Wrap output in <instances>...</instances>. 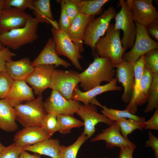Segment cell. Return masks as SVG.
<instances>
[{
    "mask_svg": "<svg viewBox=\"0 0 158 158\" xmlns=\"http://www.w3.org/2000/svg\"><path fill=\"white\" fill-rule=\"evenodd\" d=\"M147 105L144 112L148 113L158 109V73H153V77L149 90Z\"/></svg>",
    "mask_w": 158,
    "mask_h": 158,
    "instance_id": "obj_31",
    "label": "cell"
},
{
    "mask_svg": "<svg viewBox=\"0 0 158 158\" xmlns=\"http://www.w3.org/2000/svg\"><path fill=\"white\" fill-rule=\"evenodd\" d=\"M57 117V115L55 114L47 113L41 123V128L51 137L55 133L59 131Z\"/></svg>",
    "mask_w": 158,
    "mask_h": 158,
    "instance_id": "obj_34",
    "label": "cell"
},
{
    "mask_svg": "<svg viewBox=\"0 0 158 158\" xmlns=\"http://www.w3.org/2000/svg\"><path fill=\"white\" fill-rule=\"evenodd\" d=\"M144 129L158 130V109H155L151 118L145 121Z\"/></svg>",
    "mask_w": 158,
    "mask_h": 158,
    "instance_id": "obj_43",
    "label": "cell"
},
{
    "mask_svg": "<svg viewBox=\"0 0 158 158\" xmlns=\"http://www.w3.org/2000/svg\"><path fill=\"white\" fill-rule=\"evenodd\" d=\"M135 23L146 26L158 19L152 0H127Z\"/></svg>",
    "mask_w": 158,
    "mask_h": 158,
    "instance_id": "obj_10",
    "label": "cell"
},
{
    "mask_svg": "<svg viewBox=\"0 0 158 158\" xmlns=\"http://www.w3.org/2000/svg\"><path fill=\"white\" fill-rule=\"evenodd\" d=\"M57 119L59 126L58 131L63 134L70 133L73 128H79L84 126L83 122L75 118L73 115H58Z\"/></svg>",
    "mask_w": 158,
    "mask_h": 158,
    "instance_id": "obj_30",
    "label": "cell"
},
{
    "mask_svg": "<svg viewBox=\"0 0 158 158\" xmlns=\"http://www.w3.org/2000/svg\"><path fill=\"white\" fill-rule=\"evenodd\" d=\"M4 47L2 45V44H1V42H0V49H2Z\"/></svg>",
    "mask_w": 158,
    "mask_h": 158,
    "instance_id": "obj_49",
    "label": "cell"
},
{
    "mask_svg": "<svg viewBox=\"0 0 158 158\" xmlns=\"http://www.w3.org/2000/svg\"><path fill=\"white\" fill-rule=\"evenodd\" d=\"M104 36L100 38L95 47V57L109 58L114 68L123 61L122 56L126 49L121 44L120 30L115 29L114 24L110 23Z\"/></svg>",
    "mask_w": 158,
    "mask_h": 158,
    "instance_id": "obj_2",
    "label": "cell"
},
{
    "mask_svg": "<svg viewBox=\"0 0 158 158\" xmlns=\"http://www.w3.org/2000/svg\"><path fill=\"white\" fill-rule=\"evenodd\" d=\"M100 140L105 141L106 147L111 149L115 147L120 148L136 145L128 139L123 136L120 132V128L116 122L103 129L101 133L91 140V141L92 142Z\"/></svg>",
    "mask_w": 158,
    "mask_h": 158,
    "instance_id": "obj_15",
    "label": "cell"
},
{
    "mask_svg": "<svg viewBox=\"0 0 158 158\" xmlns=\"http://www.w3.org/2000/svg\"><path fill=\"white\" fill-rule=\"evenodd\" d=\"M148 140L146 141L145 147H150L154 151L155 158H158V138L152 132L148 133Z\"/></svg>",
    "mask_w": 158,
    "mask_h": 158,
    "instance_id": "obj_42",
    "label": "cell"
},
{
    "mask_svg": "<svg viewBox=\"0 0 158 158\" xmlns=\"http://www.w3.org/2000/svg\"><path fill=\"white\" fill-rule=\"evenodd\" d=\"M79 74L73 70L55 69L52 73L49 88L57 91L66 99L72 100L73 91L80 83Z\"/></svg>",
    "mask_w": 158,
    "mask_h": 158,
    "instance_id": "obj_8",
    "label": "cell"
},
{
    "mask_svg": "<svg viewBox=\"0 0 158 158\" xmlns=\"http://www.w3.org/2000/svg\"><path fill=\"white\" fill-rule=\"evenodd\" d=\"M153 77V73L144 66L140 80V91L136 101L137 107L143 105L147 102Z\"/></svg>",
    "mask_w": 158,
    "mask_h": 158,
    "instance_id": "obj_27",
    "label": "cell"
},
{
    "mask_svg": "<svg viewBox=\"0 0 158 158\" xmlns=\"http://www.w3.org/2000/svg\"><path fill=\"white\" fill-rule=\"evenodd\" d=\"M80 103L63 97L57 91L52 90L50 96L44 102L46 113H53L57 116L61 114L73 115L78 110Z\"/></svg>",
    "mask_w": 158,
    "mask_h": 158,
    "instance_id": "obj_11",
    "label": "cell"
},
{
    "mask_svg": "<svg viewBox=\"0 0 158 158\" xmlns=\"http://www.w3.org/2000/svg\"><path fill=\"white\" fill-rule=\"evenodd\" d=\"M117 79L114 78L106 84L97 86L85 92L81 91L77 86L73 91L72 99L75 101L81 102L85 106L88 105L90 101L99 94L109 91L121 90L122 88L117 85Z\"/></svg>",
    "mask_w": 158,
    "mask_h": 158,
    "instance_id": "obj_21",
    "label": "cell"
},
{
    "mask_svg": "<svg viewBox=\"0 0 158 158\" xmlns=\"http://www.w3.org/2000/svg\"><path fill=\"white\" fill-rule=\"evenodd\" d=\"M32 10L34 18L39 23H45L59 29V24L54 20L51 12L50 0H33Z\"/></svg>",
    "mask_w": 158,
    "mask_h": 158,
    "instance_id": "obj_24",
    "label": "cell"
},
{
    "mask_svg": "<svg viewBox=\"0 0 158 158\" xmlns=\"http://www.w3.org/2000/svg\"><path fill=\"white\" fill-rule=\"evenodd\" d=\"M56 67L52 65H42L34 67L32 73L24 80L34 90L37 95L42 94L49 88L52 73Z\"/></svg>",
    "mask_w": 158,
    "mask_h": 158,
    "instance_id": "obj_13",
    "label": "cell"
},
{
    "mask_svg": "<svg viewBox=\"0 0 158 158\" xmlns=\"http://www.w3.org/2000/svg\"><path fill=\"white\" fill-rule=\"evenodd\" d=\"M23 147L15 143L4 147L0 153V158H19Z\"/></svg>",
    "mask_w": 158,
    "mask_h": 158,
    "instance_id": "obj_37",
    "label": "cell"
},
{
    "mask_svg": "<svg viewBox=\"0 0 158 158\" xmlns=\"http://www.w3.org/2000/svg\"><path fill=\"white\" fill-rule=\"evenodd\" d=\"M109 0H78L80 13L88 16L99 15L103 11V6Z\"/></svg>",
    "mask_w": 158,
    "mask_h": 158,
    "instance_id": "obj_28",
    "label": "cell"
},
{
    "mask_svg": "<svg viewBox=\"0 0 158 158\" xmlns=\"http://www.w3.org/2000/svg\"><path fill=\"white\" fill-rule=\"evenodd\" d=\"M6 8L5 0H0V13Z\"/></svg>",
    "mask_w": 158,
    "mask_h": 158,
    "instance_id": "obj_47",
    "label": "cell"
},
{
    "mask_svg": "<svg viewBox=\"0 0 158 158\" xmlns=\"http://www.w3.org/2000/svg\"><path fill=\"white\" fill-rule=\"evenodd\" d=\"M51 31L56 43L55 51L57 55L68 58L73 65L80 70H82L79 60L83 57L78 48L69 37L67 32L52 27Z\"/></svg>",
    "mask_w": 158,
    "mask_h": 158,
    "instance_id": "obj_9",
    "label": "cell"
},
{
    "mask_svg": "<svg viewBox=\"0 0 158 158\" xmlns=\"http://www.w3.org/2000/svg\"><path fill=\"white\" fill-rule=\"evenodd\" d=\"M116 68V78L124 88L121 100L128 104L131 98L134 80L133 66L130 63L123 61Z\"/></svg>",
    "mask_w": 158,
    "mask_h": 158,
    "instance_id": "obj_16",
    "label": "cell"
},
{
    "mask_svg": "<svg viewBox=\"0 0 158 158\" xmlns=\"http://www.w3.org/2000/svg\"><path fill=\"white\" fill-rule=\"evenodd\" d=\"M39 23L31 16L23 27L0 34V41L4 47L17 50L37 40Z\"/></svg>",
    "mask_w": 158,
    "mask_h": 158,
    "instance_id": "obj_3",
    "label": "cell"
},
{
    "mask_svg": "<svg viewBox=\"0 0 158 158\" xmlns=\"http://www.w3.org/2000/svg\"><path fill=\"white\" fill-rule=\"evenodd\" d=\"M118 7H121V9L116 13L114 18V28L116 30H123V36L121 42L127 50L131 48L134 44L136 36V25L127 0H120Z\"/></svg>",
    "mask_w": 158,
    "mask_h": 158,
    "instance_id": "obj_6",
    "label": "cell"
},
{
    "mask_svg": "<svg viewBox=\"0 0 158 158\" xmlns=\"http://www.w3.org/2000/svg\"><path fill=\"white\" fill-rule=\"evenodd\" d=\"M32 0H5L6 7H13L25 11L27 8L32 10Z\"/></svg>",
    "mask_w": 158,
    "mask_h": 158,
    "instance_id": "obj_38",
    "label": "cell"
},
{
    "mask_svg": "<svg viewBox=\"0 0 158 158\" xmlns=\"http://www.w3.org/2000/svg\"><path fill=\"white\" fill-rule=\"evenodd\" d=\"M56 43L52 38L48 40L46 44L37 56L32 62L34 67L42 65H52L58 67L62 66L67 68L71 66L70 63L61 59L55 51Z\"/></svg>",
    "mask_w": 158,
    "mask_h": 158,
    "instance_id": "obj_18",
    "label": "cell"
},
{
    "mask_svg": "<svg viewBox=\"0 0 158 158\" xmlns=\"http://www.w3.org/2000/svg\"><path fill=\"white\" fill-rule=\"evenodd\" d=\"M101 111L102 114L113 122H116L121 118H128L133 119L138 122L145 121V118L143 116H139L133 114L126 109L119 110L112 108H109L103 106Z\"/></svg>",
    "mask_w": 158,
    "mask_h": 158,
    "instance_id": "obj_29",
    "label": "cell"
},
{
    "mask_svg": "<svg viewBox=\"0 0 158 158\" xmlns=\"http://www.w3.org/2000/svg\"><path fill=\"white\" fill-rule=\"evenodd\" d=\"M136 147L135 145L120 148L119 158H133V153Z\"/></svg>",
    "mask_w": 158,
    "mask_h": 158,
    "instance_id": "obj_45",
    "label": "cell"
},
{
    "mask_svg": "<svg viewBox=\"0 0 158 158\" xmlns=\"http://www.w3.org/2000/svg\"><path fill=\"white\" fill-rule=\"evenodd\" d=\"M116 122L120 128L121 134L126 139H128V135L135 130L142 131L145 126V121L138 122L131 119L121 118Z\"/></svg>",
    "mask_w": 158,
    "mask_h": 158,
    "instance_id": "obj_32",
    "label": "cell"
},
{
    "mask_svg": "<svg viewBox=\"0 0 158 158\" xmlns=\"http://www.w3.org/2000/svg\"><path fill=\"white\" fill-rule=\"evenodd\" d=\"M51 137L40 126H31L24 127L18 131L13 140L14 143L23 147L35 144Z\"/></svg>",
    "mask_w": 158,
    "mask_h": 158,
    "instance_id": "obj_17",
    "label": "cell"
},
{
    "mask_svg": "<svg viewBox=\"0 0 158 158\" xmlns=\"http://www.w3.org/2000/svg\"><path fill=\"white\" fill-rule=\"evenodd\" d=\"M135 23L136 32L134 44L131 49L124 52L122 56L123 61H128L133 65L142 56L158 49V42L149 35L146 26Z\"/></svg>",
    "mask_w": 158,
    "mask_h": 158,
    "instance_id": "obj_7",
    "label": "cell"
},
{
    "mask_svg": "<svg viewBox=\"0 0 158 158\" xmlns=\"http://www.w3.org/2000/svg\"><path fill=\"white\" fill-rule=\"evenodd\" d=\"M5 147V146L4 145H3L1 143V142L0 140V153L1 152V151Z\"/></svg>",
    "mask_w": 158,
    "mask_h": 158,
    "instance_id": "obj_48",
    "label": "cell"
},
{
    "mask_svg": "<svg viewBox=\"0 0 158 158\" xmlns=\"http://www.w3.org/2000/svg\"><path fill=\"white\" fill-rule=\"evenodd\" d=\"M144 67L153 73H158V49L145 55Z\"/></svg>",
    "mask_w": 158,
    "mask_h": 158,
    "instance_id": "obj_35",
    "label": "cell"
},
{
    "mask_svg": "<svg viewBox=\"0 0 158 158\" xmlns=\"http://www.w3.org/2000/svg\"><path fill=\"white\" fill-rule=\"evenodd\" d=\"M16 112V121L24 127L40 126L47 113L45 110L42 94L35 99L26 101L13 107Z\"/></svg>",
    "mask_w": 158,
    "mask_h": 158,
    "instance_id": "obj_4",
    "label": "cell"
},
{
    "mask_svg": "<svg viewBox=\"0 0 158 158\" xmlns=\"http://www.w3.org/2000/svg\"><path fill=\"white\" fill-rule=\"evenodd\" d=\"M95 18L94 16H88L80 13L73 19L67 32L69 37L80 53L84 51L83 43L86 26Z\"/></svg>",
    "mask_w": 158,
    "mask_h": 158,
    "instance_id": "obj_20",
    "label": "cell"
},
{
    "mask_svg": "<svg viewBox=\"0 0 158 158\" xmlns=\"http://www.w3.org/2000/svg\"><path fill=\"white\" fill-rule=\"evenodd\" d=\"M16 55V54L11 51L8 47H5L0 49V73L6 71V63Z\"/></svg>",
    "mask_w": 158,
    "mask_h": 158,
    "instance_id": "obj_41",
    "label": "cell"
},
{
    "mask_svg": "<svg viewBox=\"0 0 158 158\" xmlns=\"http://www.w3.org/2000/svg\"><path fill=\"white\" fill-rule=\"evenodd\" d=\"M16 115L14 107L5 99H0V129L8 132L16 130Z\"/></svg>",
    "mask_w": 158,
    "mask_h": 158,
    "instance_id": "obj_25",
    "label": "cell"
},
{
    "mask_svg": "<svg viewBox=\"0 0 158 158\" xmlns=\"http://www.w3.org/2000/svg\"><path fill=\"white\" fill-rule=\"evenodd\" d=\"M114 68L110 58L95 57L88 68L79 74L80 87L87 91L100 85L102 82L111 81L114 78Z\"/></svg>",
    "mask_w": 158,
    "mask_h": 158,
    "instance_id": "obj_1",
    "label": "cell"
},
{
    "mask_svg": "<svg viewBox=\"0 0 158 158\" xmlns=\"http://www.w3.org/2000/svg\"><path fill=\"white\" fill-rule=\"evenodd\" d=\"M6 68L7 72L13 80H25L34 69L32 62L28 57L16 61L11 60L6 63Z\"/></svg>",
    "mask_w": 158,
    "mask_h": 158,
    "instance_id": "obj_23",
    "label": "cell"
},
{
    "mask_svg": "<svg viewBox=\"0 0 158 158\" xmlns=\"http://www.w3.org/2000/svg\"><path fill=\"white\" fill-rule=\"evenodd\" d=\"M19 158H41L40 155L36 153L32 154L26 151L23 150L21 152Z\"/></svg>",
    "mask_w": 158,
    "mask_h": 158,
    "instance_id": "obj_46",
    "label": "cell"
},
{
    "mask_svg": "<svg viewBox=\"0 0 158 158\" xmlns=\"http://www.w3.org/2000/svg\"><path fill=\"white\" fill-rule=\"evenodd\" d=\"M61 5V12L59 25V29L67 32L71 24L69 17L66 10L63 0H58Z\"/></svg>",
    "mask_w": 158,
    "mask_h": 158,
    "instance_id": "obj_40",
    "label": "cell"
},
{
    "mask_svg": "<svg viewBox=\"0 0 158 158\" xmlns=\"http://www.w3.org/2000/svg\"><path fill=\"white\" fill-rule=\"evenodd\" d=\"M116 14L115 8L110 6L98 17L89 22L86 26L83 41L84 44L91 48L93 56L96 43L105 34L111 21L115 18Z\"/></svg>",
    "mask_w": 158,
    "mask_h": 158,
    "instance_id": "obj_5",
    "label": "cell"
},
{
    "mask_svg": "<svg viewBox=\"0 0 158 158\" xmlns=\"http://www.w3.org/2000/svg\"><path fill=\"white\" fill-rule=\"evenodd\" d=\"M61 147L59 140L50 138L35 144L24 147L23 149L52 158H60Z\"/></svg>",
    "mask_w": 158,
    "mask_h": 158,
    "instance_id": "obj_22",
    "label": "cell"
},
{
    "mask_svg": "<svg viewBox=\"0 0 158 158\" xmlns=\"http://www.w3.org/2000/svg\"><path fill=\"white\" fill-rule=\"evenodd\" d=\"M88 139L83 132L72 145L68 146L61 145L60 158H76L80 147Z\"/></svg>",
    "mask_w": 158,
    "mask_h": 158,
    "instance_id": "obj_33",
    "label": "cell"
},
{
    "mask_svg": "<svg viewBox=\"0 0 158 158\" xmlns=\"http://www.w3.org/2000/svg\"><path fill=\"white\" fill-rule=\"evenodd\" d=\"M145 55L142 56L133 65L134 80L131 98L126 109L133 114L137 111L136 101L140 90V80L144 66Z\"/></svg>",
    "mask_w": 158,
    "mask_h": 158,
    "instance_id": "obj_26",
    "label": "cell"
},
{
    "mask_svg": "<svg viewBox=\"0 0 158 158\" xmlns=\"http://www.w3.org/2000/svg\"><path fill=\"white\" fill-rule=\"evenodd\" d=\"M13 80L7 71L0 73V99H4Z\"/></svg>",
    "mask_w": 158,
    "mask_h": 158,
    "instance_id": "obj_36",
    "label": "cell"
},
{
    "mask_svg": "<svg viewBox=\"0 0 158 158\" xmlns=\"http://www.w3.org/2000/svg\"><path fill=\"white\" fill-rule=\"evenodd\" d=\"M66 13L71 24L73 19L80 13L78 0H63Z\"/></svg>",
    "mask_w": 158,
    "mask_h": 158,
    "instance_id": "obj_39",
    "label": "cell"
},
{
    "mask_svg": "<svg viewBox=\"0 0 158 158\" xmlns=\"http://www.w3.org/2000/svg\"><path fill=\"white\" fill-rule=\"evenodd\" d=\"M95 105L89 104L85 106L80 104L76 114L83 120L84 129L83 133L88 139L94 134L95 126L99 123H103L110 126L114 123L103 114L97 112Z\"/></svg>",
    "mask_w": 158,
    "mask_h": 158,
    "instance_id": "obj_12",
    "label": "cell"
},
{
    "mask_svg": "<svg viewBox=\"0 0 158 158\" xmlns=\"http://www.w3.org/2000/svg\"><path fill=\"white\" fill-rule=\"evenodd\" d=\"M104 158H107V157H104Z\"/></svg>",
    "mask_w": 158,
    "mask_h": 158,
    "instance_id": "obj_50",
    "label": "cell"
},
{
    "mask_svg": "<svg viewBox=\"0 0 158 158\" xmlns=\"http://www.w3.org/2000/svg\"><path fill=\"white\" fill-rule=\"evenodd\" d=\"M32 88L24 80H13L4 99L13 107L35 98Z\"/></svg>",
    "mask_w": 158,
    "mask_h": 158,
    "instance_id": "obj_19",
    "label": "cell"
},
{
    "mask_svg": "<svg viewBox=\"0 0 158 158\" xmlns=\"http://www.w3.org/2000/svg\"><path fill=\"white\" fill-rule=\"evenodd\" d=\"M31 16L15 8H5L0 13V34L24 27Z\"/></svg>",
    "mask_w": 158,
    "mask_h": 158,
    "instance_id": "obj_14",
    "label": "cell"
},
{
    "mask_svg": "<svg viewBox=\"0 0 158 158\" xmlns=\"http://www.w3.org/2000/svg\"><path fill=\"white\" fill-rule=\"evenodd\" d=\"M149 35L154 41L158 42V19L146 26Z\"/></svg>",
    "mask_w": 158,
    "mask_h": 158,
    "instance_id": "obj_44",
    "label": "cell"
}]
</instances>
